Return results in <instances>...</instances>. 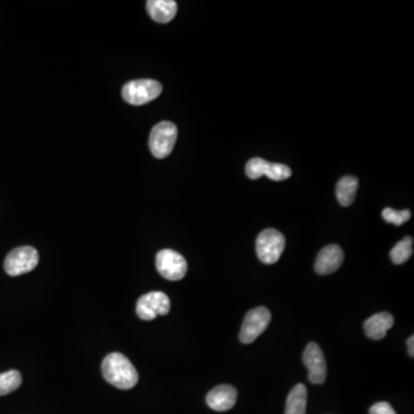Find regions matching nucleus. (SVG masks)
I'll list each match as a JSON object with an SVG mask.
<instances>
[{
    "mask_svg": "<svg viewBox=\"0 0 414 414\" xmlns=\"http://www.w3.org/2000/svg\"><path fill=\"white\" fill-rule=\"evenodd\" d=\"M102 377L114 387L128 390L138 382V373L133 363L123 353H109L102 361Z\"/></svg>",
    "mask_w": 414,
    "mask_h": 414,
    "instance_id": "1",
    "label": "nucleus"
},
{
    "mask_svg": "<svg viewBox=\"0 0 414 414\" xmlns=\"http://www.w3.org/2000/svg\"><path fill=\"white\" fill-rule=\"evenodd\" d=\"M163 85L154 80H135L127 83L123 89V97L134 106L145 105L159 97Z\"/></svg>",
    "mask_w": 414,
    "mask_h": 414,
    "instance_id": "2",
    "label": "nucleus"
},
{
    "mask_svg": "<svg viewBox=\"0 0 414 414\" xmlns=\"http://www.w3.org/2000/svg\"><path fill=\"white\" fill-rule=\"evenodd\" d=\"M285 238L276 229H266L259 234L255 250L260 262L266 265L276 264L285 251Z\"/></svg>",
    "mask_w": 414,
    "mask_h": 414,
    "instance_id": "3",
    "label": "nucleus"
},
{
    "mask_svg": "<svg viewBox=\"0 0 414 414\" xmlns=\"http://www.w3.org/2000/svg\"><path fill=\"white\" fill-rule=\"evenodd\" d=\"M177 128L174 123L163 121L153 127L150 134L149 146L153 156L163 159L170 156L177 142Z\"/></svg>",
    "mask_w": 414,
    "mask_h": 414,
    "instance_id": "4",
    "label": "nucleus"
},
{
    "mask_svg": "<svg viewBox=\"0 0 414 414\" xmlns=\"http://www.w3.org/2000/svg\"><path fill=\"white\" fill-rule=\"evenodd\" d=\"M39 262V255L33 246H21L14 249L7 255L3 269L10 276H19L36 269Z\"/></svg>",
    "mask_w": 414,
    "mask_h": 414,
    "instance_id": "5",
    "label": "nucleus"
},
{
    "mask_svg": "<svg viewBox=\"0 0 414 414\" xmlns=\"http://www.w3.org/2000/svg\"><path fill=\"white\" fill-rule=\"evenodd\" d=\"M156 265L160 276L170 281H179L187 274V260L179 252L170 249L158 252Z\"/></svg>",
    "mask_w": 414,
    "mask_h": 414,
    "instance_id": "6",
    "label": "nucleus"
},
{
    "mask_svg": "<svg viewBox=\"0 0 414 414\" xmlns=\"http://www.w3.org/2000/svg\"><path fill=\"white\" fill-rule=\"evenodd\" d=\"M272 316L266 307H257L250 311L242 325L240 340L242 343L255 342L269 327Z\"/></svg>",
    "mask_w": 414,
    "mask_h": 414,
    "instance_id": "7",
    "label": "nucleus"
},
{
    "mask_svg": "<svg viewBox=\"0 0 414 414\" xmlns=\"http://www.w3.org/2000/svg\"><path fill=\"white\" fill-rule=\"evenodd\" d=\"M170 311V300L166 294L161 291H152L143 295L136 305L137 316L141 319H156V316H166Z\"/></svg>",
    "mask_w": 414,
    "mask_h": 414,
    "instance_id": "8",
    "label": "nucleus"
},
{
    "mask_svg": "<svg viewBox=\"0 0 414 414\" xmlns=\"http://www.w3.org/2000/svg\"><path fill=\"white\" fill-rule=\"evenodd\" d=\"M245 173L252 180H257L259 177H269L273 181H285L291 177V170L283 163H273L262 159L253 158L249 160L245 167Z\"/></svg>",
    "mask_w": 414,
    "mask_h": 414,
    "instance_id": "9",
    "label": "nucleus"
},
{
    "mask_svg": "<svg viewBox=\"0 0 414 414\" xmlns=\"http://www.w3.org/2000/svg\"><path fill=\"white\" fill-rule=\"evenodd\" d=\"M303 361L309 370V380L314 384H323L327 377V363L323 350L316 343L306 346Z\"/></svg>",
    "mask_w": 414,
    "mask_h": 414,
    "instance_id": "10",
    "label": "nucleus"
},
{
    "mask_svg": "<svg viewBox=\"0 0 414 414\" xmlns=\"http://www.w3.org/2000/svg\"><path fill=\"white\" fill-rule=\"evenodd\" d=\"M343 250L336 244L327 245L319 252L316 260V272L320 276H328L336 272L343 264Z\"/></svg>",
    "mask_w": 414,
    "mask_h": 414,
    "instance_id": "11",
    "label": "nucleus"
},
{
    "mask_svg": "<svg viewBox=\"0 0 414 414\" xmlns=\"http://www.w3.org/2000/svg\"><path fill=\"white\" fill-rule=\"evenodd\" d=\"M237 401V390L229 384H221L207 394L206 403L212 410L224 412L234 408Z\"/></svg>",
    "mask_w": 414,
    "mask_h": 414,
    "instance_id": "12",
    "label": "nucleus"
},
{
    "mask_svg": "<svg viewBox=\"0 0 414 414\" xmlns=\"http://www.w3.org/2000/svg\"><path fill=\"white\" fill-rule=\"evenodd\" d=\"M394 326V316L390 313H377L363 323V330L367 336L372 340H382L387 335L388 330Z\"/></svg>",
    "mask_w": 414,
    "mask_h": 414,
    "instance_id": "13",
    "label": "nucleus"
},
{
    "mask_svg": "<svg viewBox=\"0 0 414 414\" xmlns=\"http://www.w3.org/2000/svg\"><path fill=\"white\" fill-rule=\"evenodd\" d=\"M146 8L150 17L158 24H168L177 13V3L174 0H149Z\"/></svg>",
    "mask_w": 414,
    "mask_h": 414,
    "instance_id": "14",
    "label": "nucleus"
},
{
    "mask_svg": "<svg viewBox=\"0 0 414 414\" xmlns=\"http://www.w3.org/2000/svg\"><path fill=\"white\" fill-rule=\"evenodd\" d=\"M307 404V390L304 384H297L294 387L287 398L285 414H306Z\"/></svg>",
    "mask_w": 414,
    "mask_h": 414,
    "instance_id": "15",
    "label": "nucleus"
},
{
    "mask_svg": "<svg viewBox=\"0 0 414 414\" xmlns=\"http://www.w3.org/2000/svg\"><path fill=\"white\" fill-rule=\"evenodd\" d=\"M358 189V179L353 177H344L336 186L337 201L342 206H350L356 198Z\"/></svg>",
    "mask_w": 414,
    "mask_h": 414,
    "instance_id": "16",
    "label": "nucleus"
},
{
    "mask_svg": "<svg viewBox=\"0 0 414 414\" xmlns=\"http://www.w3.org/2000/svg\"><path fill=\"white\" fill-rule=\"evenodd\" d=\"M412 253H413V240L410 236H406L403 241L398 242L397 244L395 245L390 252V258L396 265H402L411 258Z\"/></svg>",
    "mask_w": 414,
    "mask_h": 414,
    "instance_id": "17",
    "label": "nucleus"
},
{
    "mask_svg": "<svg viewBox=\"0 0 414 414\" xmlns=\"http://www.w3.org/2000/svg\"><path fill=\"white\" fill-rule=\"evenodd\" d=\"M22 384L20 372L12 370L0 374V396L10 394L17 390Z\"/></svg>",
    "mask_w": 414,
    "mask_h": 414,
    "instance_id": "18",
    "label": "nucleus"
},
{
    "mask_svg": "<svg viewBox=\"0 0 414 414\" xmlns=\"http://www.w3.org/2000/svg\"><path fill=\"white\" fill-rule=\"evenodd\" d=\"M382 217L389 224H394L395 226H401V224H405L406 221L410 220L411 212L408 210H395L390 208V207H387L382 212Z\"/></svg>",
    "mask_w": 414,
    "mask_h": 414,
    "instance_id": "19",
    "label": "nucleus"
},
{
    "mask_svg": "<svg viewBox=\"0 0 414 414\" xmlns=\"http://www.w3.org/2000/svg\"><path fill=\"white\" fill-rule=\"evenodd\" d=\"M370 414H397L387 402H380L370 408Z\"/></svg>",
    "mask_w": 414,
    "mask_h": 414,
    "instance_id": "20",
    "label": "nucleus"
},
{
    "mask_svg": "<svg viewBox=\"0 0 414 414\" xmlns=\"http://www.w3.org/2000/svg\"><path fill=\"white\" fill-rule=\"evenodd\" d=\"M408 353H410V356L413 358L414 357V336L410 337L408 340Z\"/></svg>",
    "mask_w": 414,
    "mask_h": 414,
    "instance_id": "21",
    "label": "nucleus"
}]
</instances>
